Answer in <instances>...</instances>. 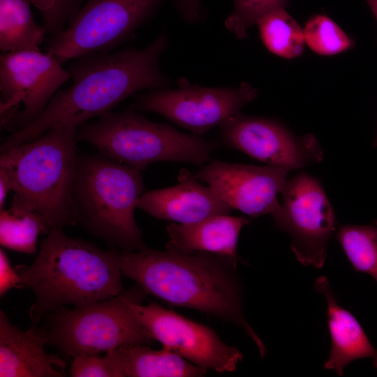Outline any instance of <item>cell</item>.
Wrapping results in <instances>:
<instances>
[{"label": "cell", "instance_id": "obj_8", "mask_svg": "<svg viewBox=\"0 0 377 377\" xmlns=\"http://www.w3.org/2000/svg\"><path fill=\"white\" fill-rule=\"evenodd\" d=\"M164 0H86L66 28L46 43L62 65L94 53L112 52L131 39Z\"/></svg>", "mask_w": 377, "mask_h": 377}, {"label": "cell", "instance_id": "obj_23", "mask_svg": "<svg viewBox=\"0 0 377 377\" xmlns=\"http://www.w3.org/2000/svg\"><path fill=\"white\" fill-rule=\"evenodd\" d=\"M337 239L354 270L370 275L377 283V222L341 226Z\"/></svg>", "mask_w": 377, "mask_h": 377}, {"label": "cell", "instance_id": "obj_17", "mask_svg": "<svg viewBox=\"0 0 377 377\" xmlns=\"http://www.w3.org/2000/svg\"><path fill=\"white\" fill-rule=\"evenodd\" d=\"M250 221L243 217L217 215L188 224L172 223L166 230L167 251L180 254L210 253L230 258L236 264L238 239Z\"/></svg>", "mask_w": 377, "mask_h": 377}, {"label": "cell", "instance_id": "obj_22", "mask_svg": "<svg viewBox=\"0 0 377 377\" xmlns=\"http://www.w3.org/2000/svg\"><path fill=\"white\" fill-rule=\"evenodd\" d=\"M256 25L263 45L271 53L286 59H295L303 53V29L286 9L268 13Z\"/></svg>", "mask_w": 377, "mask_h": 377}, {"label": "cell", "instance_id": "obj_15", "mask_svg": "<svg viewBox=\"0 0 377 377\" xmlns=\"http://www.w3.org/2000/svg\"><path fill=\"white\" fill-rule=\"evenodd\" d=\"M187 170H181L173 186L143 193L137 208L162 220L180 224L229 214L232 208L210 186L200 184Z\"/></svg>", "mask_w": 377, "mask_h": 377}, {"label": "cell", "instance_id": "obj_29", "mask_svg": "<svg viewBox=\"0 0 377 377\" xmlns=\"http://www.w3.org/2000/svg\"><path fill=\"white\" fill-rule=\"evenodd\" d=\"M174 3L179 15L186 22L194 24L203 18L202 0H175Z\"/></svg>", "mask_w": 377, "mask_h": 377}, {"label": "cell", "instance_id": "obj_19", "mask_svg": "<svg viewBox=\"0 0 377 377\" xmlns=\"http://www.w3.org/2000/svg\"><path fill=\"white\" fill-rule=\"evenodd\" d=\"M122 377H200L207 370L163 348L152 350L145 344L116 348Z\"/></svg>", "mask_w": 377, "mask_h": 377}, {"label": "cell", "instance_id": "obj_31", "mask_svg": "<svg viewBox=\"0 0 377 377\" xmlns=\"http://www.w3.org/2000/svg\"><path fill=\"white\" fill-rule=\"evenodd\" d=\"M377 21V0H365Z\"/></svg>", "mask_w": 377, "mask_h": 377}, {"label": "cell", "instance_id": "obj_12", "mask_svg": "<svg viewBox=\"0 0 377 377\" xmlns=\"http://www.w3.org/2000/svg\"><path fill=\"white\" fill-rule=\"evenodd\" d=\"M131 307L154 340L205 370L234 371L243 359L237 348L226 344L213 330L172 310L156 302H135Z\"/></svg>", "mask_w": 377, "mask_h": 377}, {"label": "cell", "instance_id": "obj_21", "mask_svg": "<svg viewBox=\"0 0 377 377\" xmlns=\"http://www.w3.org/2000/svg\"><path fill=\"white\" fill-rule=\"evenodd\" d=\"M52 228L38 212L11 205L0 212V244L10 250L34 254L41 234Z\"/></svg>", "mask_w": 377, "mask_h": 377}, {"label": "cell", "instance_id": "obj_11", "mask_svg": "<svg viewBox=\"0 0 377 377\" xmlns=\"http://www.w3.org/2000/svg\"><path fill=\"white\" fill-rule=\"evenodd\" d=\"M282 201L272 214L274 227L290 237V249L302 265L321 268L330 240L336 230V218L320 182L307 173L287 181Z\"/></svg>", "mask_w": 377, "mask_h": 377}, {"label": "cell", "instance_id": "obj_14", "mask_svg": "<svg viewBox=\"0 0 377 377\" xmlns=\"http://www.w3.org/2000/svg\"><path fill=\"white\" fill-rule=\"evenodd\" d=\"M288 170L265 165L230 163L215 160L193 175L207 183L232 209L251 216L273 214L279 207Z\"/></svg>", "mask_w": 377, "mask_h": 377}, {"label": "cell", "instance_id": "obj_9", "mask_svg": "<svg viewBox=\"0 0 377 377\" xmlns=\"http://www.w3.org/2000/svg\"><path fill=\"white\" fill-rule=\"evenodd\" d=\"M52 55L40 51L1 52V127L12 133L33 122L59 88L71 79Z\"/></svg>", "mask_w": 377, "mask_h": 377}, {"label": "cell", "instance_id": "obj_27", "mask_svg": "<svg viewBox=\"0 0 377 377\" xmlns=\"http://www.w3.org/2000/svg\"><path fill=\"white\" fill-rule=\"evenodd\" d=\"M73 377H122L116 348L104 356L99 354H81L73 357L70 367Z\"/></svg>", "mask_w": 377, "mask_h": 377}, {"label": "cell", "instance_id": "obj_30", "mask_svg": "<svg viewBox=\"0 0 377 377\" xmlns=\"http://www.w3.org/2000/svg\"><path fill=\"white\" fill-rule=\"evenodd\" d=\"M11 191L10 184L6 175L0 171V210L3 209L8 192Z\"/></svg>", "mask_w": 377, "mask_h": 377}, {"label": "cell", "instance_id": "obj_13", "mask_svg": "<svg viewBox=\"0 0 377 377\" xmlns=\"http://www.w3.org/2000/svg\"><path fill=\"white\" fill-rule=\"evenodd\" d=\"M220 128L226 146L269 165L290 170L316 164L323 158L321 146L312 134L297 138L271 119L239 113Z\"/></svg>", "mask_w": 377, "mask_h": 377}, {"label": "cell", "instance_id": "obj_6", "mask_svg": "<svg viewBox=\"0 0 377 377\" xmlns=\"http://www.w3.org/2000/svg\"><path fill=\"white\" fill-rule=\"evenodd\" d=\"M76 138L104 156L142 171L161 161L202 165L219 147L218 142L151 121L131 107L119 113L108 112L96 121L80 126Z\"/></svg>", "mask_w": 377, "mask_h": 377}, {"label": "cell", "instance_id": "obj_28", "mask_svg": "<svg viewBox=\"0 0 377 377\" xmlns=\"http://www.w3.org/2000/svg\"><path fill=\"white\" fill-rule=\"evenodd\" d=\"M20 276L15 267H12L5 251L0 249V295L2 297L12 288L17 287Z\"/></svg>", "mask_w": 377, "mask_h": 377}, {"label": "cell", "instance_id": "obj_32", "mask_svg": "<svg viewBox=\"0 0 377 377\" xmlns=\"http://www.w3.org/2000/svg\"><path fill=\"white\" fill-rule=\"evenodd\" d=\"M374 147H375V146H377V135H376V140H375V141H374Z\"/></svg>", "mask_w": 377, "mask_h": 377}, {"label": "cell", "instance_id": "obj_1", "mask_svg": "<svg viewBox=\"0 0 377 377\" xmlns=\"http://www.w3.org/2000/svg\"><path fill=\"white\" fill-rule=\"evenodd\" d=\"M168 45V36L162 32L139 50L128 47L73 59L68 68L71 86L58 91L33 122L11 133L1 143V151L32 140L56 126L77 128L137 92L168 87L169 78L160 68Z\"/></svg>", "mask_w": 377, "mask_h": 377}, {"label": "cell", "instance_id": "obj_3", "mask_svg": "<svg viewBox=\"0 0 377 377\" xmlns=\"http://www.w3.org/2000/svg\"><path fill=\"white\" fill-rule=\"evenodd\" d=\"M121 253L52 228L32 264L15 267L17 288H29L35 297L29 311L33 323L65 305L80 306L121 294Z\"/></svg>", "mask_w": 377, "mask_h": 377}, {"label": "cell", "instance_id": "obj_7", "mask_svg": "<svg viewBox=\"0 0 377 377\" xmlns=\"http://www.w3.org/2000/svg\"><path fill=\"white\" fill-rule=\"evenodd\" d=\"M147 294L138 286L121 294L87 305L62 306L50 313L45 329L49 343L63 355L100 354L126 344L151 343L131 304Z\"/></svg>", "mask_w": 377, "mask_h": 377}, {"label": "cell", "instance_id": "obj_25", "mask_svg": "<svg viewBox=\"0 0 377 377\" xmlns=\"http://www.w3.org/2000/svg\"><path fill=\"white\" fill-rule=\"evenodd\" d=\"M233 8L225 20L226 28L238 39L248 36L249 29L268 13L286 9L289 0H232Z\"/></svg>", "mask_w": 377, "mask_h": 377}, {"label": "cell", "instance_id": "obj_4", "mask_svg": "<svg viewBox=\"0 0 377 377\" xmlns=\"http://www.w3.org/2000/svg\"><path fill=\"white\" fill-rule=\"evenodd\" d=\"M77 129L56 126L1 151L0 171L14 192L12 205L38 212L51 228L76 224L72 193L78 157Z\"/></svg>", "mask_w": 377, "mask_h": 377}, {"label": "cell", "instance_id": "obj_5", "mask_svg": "<svg viewBox=\"0 0 377 377\" xmlns=\"http://www.w3.org/2000/svg\"><path fill=\"white\" fill-rule=\"evenodd\" d=\"M141 172L99 152L78 155L72 193L75 223L113 248H147L134 216L144 190Z\"/></svg>", "mask_w": 377, "mask_h": 377}, {"label": "cell", "instance_id": "obj_20", "mask_svg": "<svg viewBox=\"0 0 377 377\" xmlns=\"http://www.w3.org/2000/svg\"><path fill=\"white\" fill-rule=\"evenodd\" d=\"M31 0H0V49L2 52L40 51L47 35L34 20Z\"/></svg>", "mask_w": 377, "mask_h": 377}, {"label": "cell", "instance_id": "obj_26", "mask_svg": "<svg viewBox=\"0 0 377 377\" xmlns=\"http://www.w3.org/2000/svg\"><path fill=\"white\" fill-rule=\"evenodd\" d=\"M86 0H31L43 19L47 35L54 36L67 26Z\"/></svg>", "mask_w": 377, "mask_h": 377}, {"label": "cell", "instance_id": "obj_24", "mask_svg": "<svg viewBox=\"0 0 377 377\" xmlns=\"http://www.w3.org/2000/svg\"><path fill=\"white\" fill-rule=\"evenodd\" d=\"M305 43L315 53L331 56L342 53L354 45V41L330 17L318 14L311 16L303 29Z\"/></svg>", "mask_w": 377, "mask_h": 377}, {"label": "cell", "instance_id": "obj_18", "mask_svg": "<svg viewBox=\"0 0 377 377\" xmlns=\"http://www.w3.org/2000/svg\"><path fill=\"white\" fill-rule=\"evenodd\" d=\"M314 287L325 296L327 304V323L332 345L324 367L342 376L344 368L353 361L371 358L377 369V350L355 317L339 304L327 279L323 276L318 277Z\"/></svg>", "mask_w": 377, "mask_h": 377}, {"label": "cell", "instance_id": "obj_2", "mask_svg": "<svg viewBox=\"0 0 377 377\" xmlns=\"http://www.w3.org/2000/svg\"><path fill=\"white\" fill-rule=\"evenodd\" d=\"M121 272L147 294L172 305L212 315L242 329L261 357L267 352L242 310L237 264L210 253L180 254L145 248L121 251Z\"/></svg>", "mask_w": 377, "mask_h": 377}, {"label": "cell", "instance_id": "obj_10", "mask_svg": "<svg viewBox=\"0 0 377 377\" xmlns=\"http://www.w3.org/2000/svg\"><path fill=\"white\" fill-rule=\"evenodd\" d=\"M258 92L256 87L246 82L236 87H211L193 84L181 77L175 89L148 90L138 96L130 107L159 114L202 136L239 114L256 98Z\"/></svg>", "mask_w": 377, "mask_h": 377}, {"label": "cell", "instance_id": "obj_16", "mask_svg": "<svg viewBox=\"0 0 377 377\" xmlns=\"http://www.w3.org/2000/svg\"><path fill=\"white\" fill-rule=\"evenodd\" d=\"M47 343L49 339L45 329L34 324L23 332L1 311L0 376H66V362L59 356L45 351Z\"/></svg>", "mask_w": 377, "mask_h": 377}]
</instances>
